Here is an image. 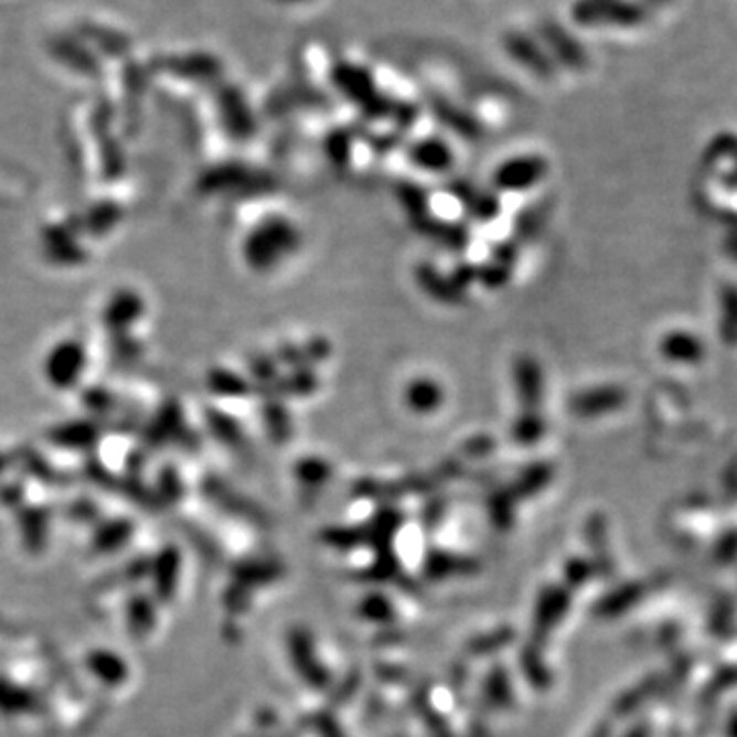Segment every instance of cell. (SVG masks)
I'll list each match as a JSON object with an SVG mask.
<instances>
[{"mask_svg":"<svg viewBox=\"0 0 737 737\" xmlns=\"http://www.w3.org/2000/svg\"><path fill=\"white\" fill-rule=\"evenodd\" d=\"M299 246L298 227L285 217H269L256 226L244 242V258L256 270L275 269Z\"/></svg>","mask_w":737,"mask_h":737,"instance_id":"obj_1","label":"cell"},{"mask_svg":"<svg viewBox=\"0 0 737 737\" xmlns=\"http://www.w3.org/2000/svg\"><path fill=\"white\" fill-rule=\"evenodd\" d=\"M545 172H547L545 160L535 157H516L504 162L502 167H498L492 183L498 191L519 193V191H526L533 184L540 183Z\"/></svg>","mask_w":737,"mask_h":737,"instance_id":"obj_2","label":"cell"},{"mask_svg":"<svg viewBox=\"0 0 737 737\" xmlns=\"http://www.w3.org/2000/svg\"><path fill=\"white\" fill-rule=\"evenodd\" d=\"M449 191L453 193L457 201H461V205L466 207V212L471 217H476L480 222L496 220L498 213H500V201L494 193L482 191V189L469 184L468 181H453L449 184Z\"/></svg>","mask_w":737,"mask_h":737,"instance_id":"obj_3","label":"cell"},{"mask_svg":"<svg viewBox=\"0 0 737 737\" xmlns=\"http://www.w3.org/2000/svg\"><path fill=\"white\" fill-rule=\"evenodd\" d=\"M516 396L526 410H535L543 399V373L535 359L519 356L514 363Z\"/></svg>","mask_w":737,"mask_h":737,"instance_id":"obj_4","label":"cell"},{"mask_svg":"<svg viewBox=\"0 0 737 737\" xmlns=\"http://www.w3.org/2000/svg\"><path fill=\"white\" fill-rule=\"evenodd\" d=\"M414 227H416L420 234H425L426 238L437 242V244H440V246L447 248V250L461 253V250L468 248V229L463 226H459V224H453V222H440V220L430 217V213H428V215L423 217L420 222H416Z\"/></svg>","mask_w":737,"mask_h":737,"instance_id":"obj_5","label":"cell"},{"mask_svg":"<svg viewBox=\"0 0 737 737\" xmlns=\"http://www.w3.org/2000/svg\"><path fill=\"white\" fill-rule=\"evenodd\" d=\"M416 279H418V285L423 287L428 298L437 299L440 303H447V306H455L459 303L466 291L459 289L457 285L453 284L451 277H445L439 269H435L432 265H423L416 270Z\"/></svg>","mask_w":737,"mask_h":737,"instance_id":"obj_6","label":"cell"},{"mask_svg":"<svg viewBox=\"0 0 737 737\" xmlns=\"http://www.w3.org/2000/svg\"><path fill=\"white\" fill-rule=\"evenodd\" d=\"M412 162L428 172H445L453 167V154L447 143L439 140H423V142L412 143Z\"/></svg>","mask_w":737,"mask_h":737,"instance_id":"obj_7","label":"cell"},{"mask_svg":"<svg viewBox=\"0 0 737 737\" xmlns=\"http://www.w3.org/2000/svg\"><path fill=\"white\" fill-rule=\"evenodd\" d=\"M318 375L313 373L312 367L293 368L289 375L285 377H277V382L270 385L267 396H291L306 397L312 396L313 392L318 389Z\"/></svg>","mask_w":737,"mask_h":737,"instance_id":"obj_8","label":"cell"},{"mask_svg":"<svg viewBox=\"0 0 737 737\" xmlns=\"http://www.w3.org/2000/svg\"><path fill=\"white\" fill-rule=\"evenodd\" d=\"M330 355V344L322 339L318 341L308 342L303 346H296V344H287L277 351V363L281 361L289 367H312L316 363L324 361Z\"/></svg>","mask_w":737,"mask_h":737,"instance_id":"obj_9","label":"cell"},{"mask_svg":"<svg viewBox=\"0 0 737 737\" xmlns=\"http://www.w3.org/2000/svg\"><path fill=\"white\" fill-rule=\"evenodd\" d=\"M406 404L418 414H430L442 404V389L432 380H416L406 387Z\"/></svg>","mask_w":737,"mask_h":737,"instance_id":"obj_10","label":"cell"},{"mask_svg":"<svg viewBox=\"0 0 737 737\" xmlns=\"http://www.w3.org/2000/svg\"><path fill=\"white\" fill-rule=\"evenodd\" d=\"M263 420H265L270 439L277 440V442H284L293 432L291 416H289V412L285 410L279 397H267V402L263 406Z\"/></svg>","mask_w":737,"mask_h":737,"instance_id":"obj_11","label":"cell"},{"mask_svg":"<svg viewBox=\"0 0 737 737\" xmlns=\"http://www.w3.org/2000/svg\"><path fill=\"white\" fill-rule=\"evenodd\" d=\"M396 195L402 207L410 215L412 224L420 222L428 215V195L420 184L397 183Z\"/></svg>","mask_w":737,"mask_h":737,"instance_id":"obj_12","label":"cell"},{"mask_svg":"<svg viewBox=\"0 0 737 737\" xmlns=\"http://www.w3.org/2000/svg\"><path fill=\"white\" fill-rule=\"evenodd\" d=\"M545 430V423L535 410H525L512 425V437L519 445H531L540 439Z\"/></svg>","mask_w":737,"mask_h":737,"instance_id":"obj_13","label":"cell"},{"mask_svg":"<svg viewBox=\"0 0 737 737\" xmlns=\"http://www.w3.org/2000/svg\"><path fill=\"white\" fill-rule=\"evenodd\" d=\"M543 217H545V213H543V207H541V205H531V207H526V210H523L521 215L516 217V222H514L516 234H519L523 241H525V238H531V236H535V234L540 232L541 226H543Z\"/></svg>","mask_w":737,"mask_h":737,"instance_id":"obj_14","label":"cell"},{"mask_svg":"<svg viewBox=\"0 0 737 737\" xmlns=\"http://www.w3.org/2000/svg\"><path fill=\"white\" fill-rule=\"evenodd\" d=\"M509 279H511V269L498 265L494 260L490 265H483L478 270V281L485 285L488 289H500V287L509 284Z\"/></svg>","mask_w":737,"mask_h":737,"instance_id":"obj_15","label":"cell"},{"mask_svg":"<svg viewBox=\"0 0 737 737\" xmlns=\"http://www.w3.org/2000/svg\"><path fill=\"white\" fill-rule=\"evenodd\" d=\"M213 383H215L217 387H222L224 396H250L248 392L253 389V387L248 385V382H246V380H242L241 375H236V373H220V375L213 380Z\"/></svg>","mask_w":737,"mask_h":737,"instance_id":"obj_16","label":"cell"},{"mask_svg":"<svg viewBox=\"0 0 737 737\" xmlns=\"http://www.w3.org/2000/svg\"><path fill=\"white\" fill-rule=\"evenodd\" d=\"M327 154L334 162V167H344L349 162V157H351L349 136L346 133L344 136L342 133L330 136L327 140Z\"/></svg>","mask_w":737,"mask_h":737,"instance_id":"obj_17","label":"cell"},{"mask_svg":"<svg viewBox=\"0 0 737 737\" xmlns=\"http://www.w3.org/2000/svg\"><path fill=\"white\" fill-rule=\"evenodd\" d=\"M516 258H519V246L514 242H500L492 250V260L506 269L514 267Z\"/></svg>","mask_w":737,"mask_h":737,"instance_id":"obj_18","label":"cell"},{"mask_svg":"<svg viewBox=\"0 0 737 737\" xmlns=\"http://www.w3.org/2000/svg\"><path fill=\"white\" fill-rule=\"evenodd\" d=\"M478 270H480V267H476V265H469V263H461L457 269L449 275L451 279H453V284L459 287V289H468V285L473 284V281H478Z\"/></svg>","mask_w":737,"mask_h":737,"instance_id":"obj_19","label":"cell"}]
</instances>
